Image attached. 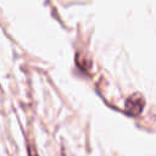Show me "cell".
I'll return each instance as SVG.
<instances>
[{"instance_id":"1","label":"cell","mask_w":156,"mask_h":156,"mask_svg":"<svg viewBox=\"0 0 156 156\" xmlns=\"http://www.w3.org/2000/svg\"><path fill=\"white\" fill-rule=\"evenodd\" d=\"M144 107V99L139 94H134L126 101V112L132 116H138Z\"/></svg>"},{"instance_id":"2","label":"cell","mask_w":156,"mask_h":156,"mask_svg":"<svg viewBox=\"0 0 156 156\" xmlns=\"http://www.w3.org/2000/svg\"><path fill=\"white\" fill-rule=\"evenodd\" d=\"M29 156H38V155L35 154V151H34V150H30V151H29Z\"/></svg>"}]
</instances>
